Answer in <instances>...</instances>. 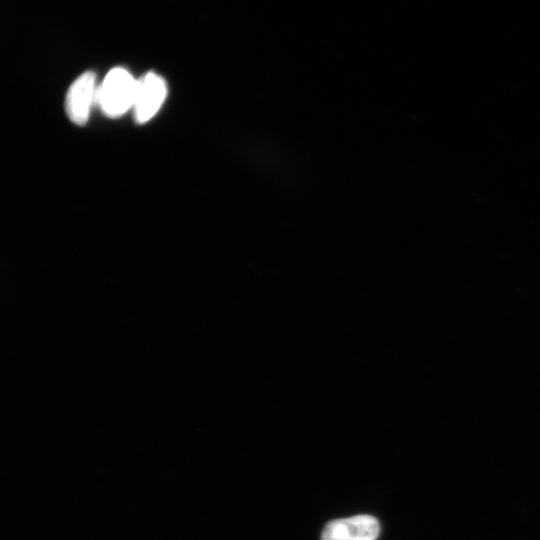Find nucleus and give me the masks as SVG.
I'll return each instance as SVG.
<instances>
[{
  "instance_id": "1",
  "label": "nucleus",
  "mask_w": 540,
  "mask_h": 540,
  "mask_svg": "<svg viewBox=\"0 0 540 540\" xmlns=\"http://www.w3.org/2000/svg\"><path fill=\"white\" fill-rule=\"evenodd\" d=\"M137 82L129 71L116 67L98 85L97 105L108 117L115 118L133 108Z\"/></svg>"
},
{
  "instance_id": "2",
  "label": "nucleus",
  "mask_w": 540,
  "mask_h": 540,
  "mask_svg": "<svg viewBox=\"0 0 540 540\" xmlns=\"http://www.w3.org/2000/svg\"><path fill=\"white\" fill-rule=\"evenodd\" d=\"M167 96V84L164 78L150 71L137 82L133 105L135 121L144 124L158 112Z\"/></svg>"
},
{
  "instance_id": "3",
  "label": "nucleus",
  "mask_w": 540,
  "mask_h": 540,
  "mask_svg": "<svg viewBox=\"0 0 540 540\" xmlns=\"http://www.w3.org/2000/svg\"><path fill=\"white\" fill-rule=\"evenodd\" d=\"M97 91L96 77L91 71L84 72L71 84L65 98V110L74 124L81 126L88 121L92 107L97 104Z\"/></svg>"
},
{
  "instance_id": "4",
  "label": "nucleus",
  "mask_w": 540,
  "mask_h": 540,
  "mask_svg": "<svg viewBox=\"0 0 540 540\" xmlns=\"http://www.w3.org/2000/svg\"><path fill=\"white\" fill-rule=\"evenodd\" d=\"M380 532L378 520L371 515H356L326 524L321 540H376Z\"/></svg>"
}]
</instances>
